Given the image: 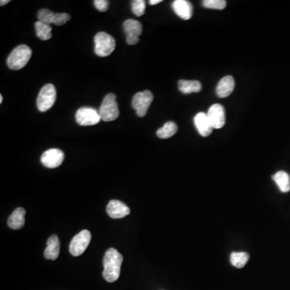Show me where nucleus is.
I'll return each mask as SVG.
<instances>
[{
	"instance_id": "obj_1",
	"label": "nucleus",
	"mask_w": 290,
	"mask_h": 290,
	"mask_svg": "<svg viewBox=\"0 0 290 290\" xmlns=\"http://www.w3.org/2000/svg\"><path fill=\"white\" fill-rule=\"evenodd\" d=\"M124 257L116 248L108 249L103 258L104 279L108 282H115L119 279Z\"/></svg>"
},
{
	"instance_id": "obj_2",
	"label": "nucleus",
	"mask_w": 290,
	"mask_h": 290,
	"mask_svg": "<svg viewBox=\"0 0 290 290\" xmlns=\"http://www.w3.org/2000/svg\"><path fill=\"white\" fill-rule=\"evenodd\" d=\"M31 57V49L25 45H21L12 50L8 56V66L13 70L21 69L28 64Z\"/></svg>"
},
{
	"instance_id": "obj_3",
	"label": "nucleus",
	"mask_w": 290,
	"mask_h": 290,
	"mask_svg": "<svg viewBox=\"0 0 290 290\" xmlns=\"http://www.w3.org/2000/svg\"><path fill=\"white\" fill-rule=\"evenodd\" d=\"M116 40L109 34L100 31L94 37V52L98 57L111 55L116 49Z\"/></svg>"
},
{
	"instance_id": "obj_4",
	"label": "nucleus",
	"mask_w": 290,
	"mask_h": 290,
	"mask_svg": "<svg viewBox=\"0 0 290 290\" xmlns=\"http://www.w3.org/2000/svg\"><path fill=\"white\" fill-rule=\"evenodd\" d=\"M101 120L105 122L114 121L120 116V110L116 101V94H106L103 98L100 109H99Z\"/></svg>"
},
{
	"instance_id": "obj_5",
	"label": "nucleus",
	"mask_w": 290,
	"mask_h": 290,
	"mask_svg": "<svg viewBox=\"0 0 290 290\" xmlns=\"http://www.w3.org/2000/svg\"><path fill=\"white\" fill-rule=\"evenodd\" d=\"M57 98V90L53 84H47L42 87L38 94L37 105L40 112L49 111L53 104L55 103Z\"/></svg>"
},
{
	"instance_id": "obj_6",
	"label": "nucleus",
	"mask_w": 290,
	"mask_h": 290,
	"mask_svg": "<svg viewBox=\"0 0 290 290\" xmlns=\"http://www.w3.org/2000/svg\"><path fill=\"white\" fill-rule=\"evenodd\" d=\"M153 101V94L149 90H144L143 92H138L132 98V107L136 112L139 117H143L147 114L149 106Z\"/></svg>"
},
{
	"instance_id": "obj_7",
	"label": "nucleus",
	"mask_w": 290,
	"mask_h": 290,
	"mask_svg": "<svg viewBox=\"0 0 290 290\" xmlns=\"http://www.w3.org/2000/svg\"><path fill=\"white\" fill-rule=\"evenodd\" d=\"M91 234L87 230H83L75 235L69 244V252L75 257L82 255L90 244Z\"/></svg>"
},
{
	"instance_id": "obj_8",
	"label": "nucleus",
	"mask_w": 290,
	"mask_h": 290,
	"mask_svg": "<svg viewBox=\"0 0 290 290\" xmlns=\"http://www.w3.org/2000/svg\"><path fill=\"white\" fill-rule=\"evenodd\" d=\"M75 118L77 123L81 126L95 125L102 120L99 112L89 106H84L79 109Z\"/></svg>"
},
{
	"instance_id": "obj_9",
	"label": "nucleus",
	"mask_w": 290,
	"mask_h": 290,
	"mask_svg": "<svg viewBox=\"0 0 290 290\" xmlns=\"http://www.w3.org/2000/svg\"><path fill=\"white\" fill-rule=\"evenodd\" d=\"M38 18L39 21L45 24H54L55 25L61 26L70 20V16L67 13H54L49 9H41L38 12Z\"/></svg>"
},
{
	"instance_id": "obj_10",
	"label": "nucleus",
	"mask_w": 290,
	"mask_h": 290,
	"mask_svg": "<svg viewBox=\"0 0 290 290\" xmlns=\"http://www.w3.org/2000/svg\"><path fill=\"white\" fill-rule=\"evenodd\" d=\"M124 29L127 34V43L136 45L139 42V35H141L143 27L140 22L135 20H127L124 23Z\"/></svg>"
},
{
	"instance_id": "obj_11",
	"label": "nucleus",
	"mask_w": 290,
	"mask_h": 290,
	"mask_svg": "<svg viewBox=\"0 0 290 290\" xmlns=\"http://www.w3.org/2000/svg\"><path fill=\"white\" fill-rule=\"evenodd\" d=\"M65 155L61 150L57 149H49L42 154L41 161L42 165L49 169L57 168L62 164Z\"/></svg>"
},
{
	"instance_id": "obj_12",
	"label": "nucleus",
	"mask_w": 290,
	"mask_h": 290,
	"mask_svg": "<svg viewBox=\"0 0 290 290\" xmlns=\"http://www.w3.org/2000/svg\"><path fill=\"white\" fill-rule=\"evenodd\" d=\"M207 116L213 128L220 129L225 125V110L220 104L212 105L208 110Z\"/></svg>"
},
{
	"instance_id": "obj_13",
	"label": "nucleus",
	"mask_w": 290,
	"mask_h": 290,
	"mask_svg": "<svg viewBox=\"0 0 290 290\" xmlns=\"http://www.w3.org/2000/svg\"><path fill=\"white\" fill-rule=\"evenodd\" d=\"M108 215L112 219H122L130 214L129 207L124 202L118 200H112L106 206Z\"/></svg>"
},
{
	"instance_id": "obj_14",
	"label": "nucleus",
	"mask_w": 290,
	"mask_h": 290,
	"mask_svg": "<svg viewBox=\"0 0 290 290\" xmlns=\"http://www.w3.org/2000/svg\"><path fill=\"white\" fill-rule=\"evenodd\" d=\"M194 124L196 126L197 130L202 136L206 137L212 133L213 127H212L210 120L208 118L207 113L199 112L194 117Z\"/></svg>"
},
{
	"instance_id": "obj_15",
	"label": "nucleus",
	"mask_w": 290,
	"mask_h": 290,
	"mask_svg": "<svg viewBox=\"0 0 290 290\" xmlns=\"http://www.w3.org/2000/svg\"><path fill=\"white\" fill-rule=\"evenodd\" d=\"M173 11L183 20H190L193 16V6L187 0H175L172 4Z\"/></svg>"
},
{
	"instance_id": "obj_16",
	"label": "nucleus",
	"mask_w": 290,
	"mask_h": 290,
	"mask_svg": "<svg viewBox=\"0 0 290 290\" xmlns=\"http://www.w3.org/2000/svg\"><path fill=\"white\" fill-rule=\"evenodd\" d=\"M235 89V80L232 76H226L218 84L216 88L218 96L220 98H226L229 96L233 92Z\"/></svg>"
},
{
	"instance_id": "obj_17",
	"label": "nucleus",
	"mask_w": 290,
	"mask_h": 290,
	"mask_svg": "<svg viewBox=\"0 0 290 290\" xmlns=\"http://www.w3.org/2000/svg\"><path fill=\"white\" fill-rule=\"evenodd\" d=\"M59 254H60V240L57 235H53L48 239L47 247L45 248L44 255L47 260L55 261L57 259Z\"/></svg>"
},
{
	"instance_id": "obj_18",
	"label": "nucleus",
	"mask_w": 290,
	"mask_h": 290,
	"mask_svg": "<svg viewBox=\"0 0 290 290\" xmlns=\"http://www.w3.org/2000/svg\"><path fill=\"white\" fill-rule=\"evenodd\" d=\"M26 211L24 208L19 207L13 211L8 218V224L9 228L13 230L21 229L24 226Z\"/></svg>"
},
{
	"instance_id": "obj_19",
	"label": "nucleus",
	"mask_w": 290,
	"mask_h": 290,
	"mask_svg": "<svg viewBox=\"0 0 290 290\" xmlns=\"http://www.w3.org/2000/svg\"><path fill=\"white\" fill-rule=\"evenodd\" d=\"M272 177L281 192H289L290 176L288 173L284 172V171H279L277 173H275Z\"/></svg>"
},
{
	"instance_id": "obj_20",
	"label": "nucleus",
	"mask_w": 290,
	"mask_h": 290,
	"mask_svg": "<svg viewBox=\"0 0 290 290\" xmlns=\"http://www.w3.org/2000/svg\"><path fill=\"white\" fill-rule=\"evenodd\" d=\"M178 89L183 94L200 92L202 84L196 80H180L178 82Z\"/></svg>"
},
{
	"instance_id": "obj_21",
	"label": "nucleus",
	"mask_w": 290,
	"mask_h": 290,
	"mask_svg": "<svg viewBox=\"0 0 290 290\" xmlns=\"http://www.w3.org/2000/svg\"><path fill=\"white\" fill-rule=\"evenodd\" d=\"M35 32L37 35L42 41H48L52 38V28L49 24H45L43 22L38 20L35 23Z\"/></svg>"
},
{
	"instance_id": "obj_22",
	"label": "nucleus",
	"mask_w": 290,
	"mask_h": 290,
	"mask_svg": "<svg viewBox=\"0 0 290 290\" xmlns=\"http://www.w3.org/2000/svg\"><path fill=\"white\" fill-rule=\"evenodd\" d=\"M177 129L178 128L174 122H167L162 128L157 130V135L161 139H169L176 134Z\"/></svg>"
},
{
	"instance_id": "obj_23",
	"label": "nucleus",
	"mask_w": 290,
	"mask_h": 290,
	"mask_svg": "<svg viewBox=\"0 0 290 290\" xmlns=\"http://www.w3.org/2000/svg\"><path fill=\"white\" fill-rule=\"evenodd\" d=\"M249 258L250 257L247 252H244V251L236 252L235 251V252H232L231 254L230 260H231V264L234 267L237 268V269H242L245 266L247 261H249Z\"/></svg>"
},
{
	"instance_id": "obj_24",
	"label": "nucleus",
	"mask_w": 290,
	"mask_h": 290,
	"mask_svg": "<svg viewBox=\"0 0 290 290\" xmlns=\"http://www.w3.org/2000/svg\"><path fill=\"white\" fill-rule=\"evenodd\" d=\"M202 5L206 8L223 10L227 6V2L225 0H205L202 2Z\"/></svg>"
},
{
	"instance_id": "obj_25",
	"label": "nucleus",
	"mask_w": 290,
	"mask_h": 290,
	"mask_svg": "<svg viewBox=\"0 0 290 290\" xmlns=\"http://www.w3.org/2000/svg\"><path fill=\"white\" fill-rule=\"evenodd\" d=\"M132 12L136 16H142L145 13L146 3L143 0H134L131 3Z\"/></svg>"
},
{
	"instance_id": "obj_26",
	"label": "nucleus",
	"mask_w": 290,
	"mask_h": 290,
	"mask_svg": "<svg viewBox=\"0 0 290 290\" xmlns=\"http://www.w3.org/2000/svg\"><path fill=\"white\" fill-rule=\"evenodd\" d=\"M94 7L99 12H106L109 7V1L107 0H95L94 1Z\"/></svg>"
},
{
	"instance_id": "obj_27",
	"label": "nucleus",
	"mask_w": 290,
	"mask_h": 290,
	"mask_svg": "<svg viewBox=\"0 0 290 290\" xmlns=\"http://www.w3.org/2000/svg\"><path fill=\"white\" fill-rule=\"evenodd\" d=\"M161 2V0H150L149 4H150V5H156V4H160Z\"/></svg>"
},
{
	"instance_id": "obj_28",
	"label": "nucleus",
	"mask_w": 290,
	"mask_h": 290,
	"mask_svg": "<svg viewBox=\"0 0 290 290\" xmlns=\"http://www.w3.org/2000/svg\"><path fill=\"white\" fill-rule=\"evenodd\" d=\"M10 2L9 0H1V2H0V5L1 6H4V5H6L7 4Z\"/></svg>"
},
{
	"instance_id": "obj_29",
	"label": "nucleus",
	"mask_w": 290,
	"mask_h": 290,
	"mask_svg": "<svg viewBox=\"0 0 290 290\" xmlns=\"http://www.w3.org/2000/svg\"><path fill=\"white\" fill-rule=\"evenodd\" d=\"M3 102V95H0V103Z\"/></svg>"
}]
</instances>
